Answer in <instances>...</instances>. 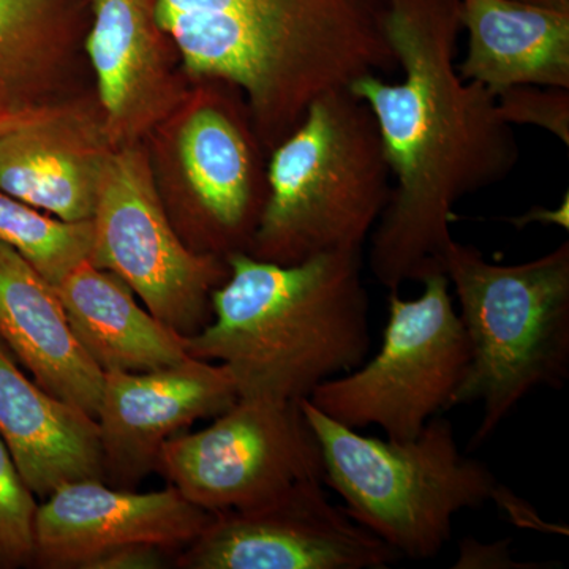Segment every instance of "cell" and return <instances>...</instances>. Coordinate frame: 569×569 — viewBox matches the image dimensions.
Here are the masks:
<instances>
[{"mask_svg": "<svg viewBox=\"0 0 569 569\" xmlns=\"http://www.w3.org/2000/svg\"><path fill=\"white\" fill-rule=\"evenodd\" d=\"M0 342L20 359L39 387L97 419L104 373L78 342L56 287L3 244Z\"/></svg>", "mask_w": 569, "mask_h": 569, "instance_id": "obj_18", "label": "cell"}, {"mask_svg": "<svg viewBox=\"0 0 569 569\" xmlns=\"http://www.w3.org/2000/svg\"><path fill=\"white\" fill-rule=\"evenodd\" d=\"M389 0H157L187 80L241 91L271 152L318 97L399 70Z\"/></svg>", "mask_w": 569, "mask_h": 569, "instance_id": "obj_2", "label": "cell"}, {"mask_svg": "<svg viewBox=\"0 0 569 569\" xmlns=\"http://www.w3.org/2000/svg\"><path fill=\"white\" fill-rule=\"evenodd\" d=\"M0 440L33 496L69 482L104 481L99 422L18 369L0 342Z\"/></svg>", "mask_w": 569, "mask_h": 569, "instance_id": "obj_17", "label": "cell"}, {"mask_svg": "<svg viewBox=\"0 0 569 569\" xmlns=\"http://www.w3.org/2000/svg\"><path fill=\"white\" fill-rule=\"evenodd\" d=\"M96 92L0 133V192L66 222L92 220L112 152Z\"/></svg>", "mask_w": 569, "mask_h": 569, "instance_id": "obj_15", "label": "cell"}, {"mask_svg": "<svg viewBox=\"0 0 569 569\" xmlns=\"http://www.w3.org/2000/svg\"><path fill=\"white\" fill-rule=\"evenodd\" d=\"M387 32L402 80L367 74L348 91L372 111L391 170L369 238L370 272L391 293L443 272L455 206L503 182L520 149L496 93L459 74V0H389Z\"/></svg>", "mask_w": 569, "mask_h": 569, "instance_id": "obj_1", "label": "cell"}, {"mask_svg": "<svg viewBox=\"0 0 569 569\" xmlns=\"http://www.w3.org/2000/svg\"><path fill=\"white\" fill-rule=\"evenodd\" d=\"M84 54L112 148L144 142L189 97L157 0H89Z\"/></svg>", "mask_w": 569, "mask_h": 569, "instance_id": "obj_12", "label": "cell"}, {"mask_svg": "<svg viewBox=\"0 0 569 569\" xmlns=\"http://www.w3.org/2000/svg\"><path fill=\"white\" fill-rule=\"evenodd\" d=\"M455 568H529L518 565L508 549V541L481 545L473 539L460 542L458 565Z\"/></svg>", "mask_w": 569, "mask_h": 569, "instance_id": "obj_25", "label": "cell"}, {"mask_svg": "<svg viewBox=\"0 0 569 569\" xmlns=\"http://www.w3.org/2000/svg\"><path fill=\"white\" fill-rule=\"evenodd\" d=\"M37 508L36 496L0 440V568L36 561Z\"/></svg>", "mask_w": 569, "mask_h": 569, "instance_id": "obj_22", "label": "cell"}, {"mask_svg": "<svg viewBox=\"0 0 569 569\" xmlns=\"http://www.w3.org/2000/svg\"><path fill=\"white\" fill-rule=\"evenodd\" d=\"M422 293L391 291L380 350L309 397L326 417L351 429L377 426L392 440L418 437L430 419L451 408L466 376L470 347L445 272L421 280Z\"/></svg>", "mask_w": 569, "mask_h": 569, "instance_id": "obj_7", "label": "cell"}, {"mask_svg": "<svg viewBox=\"0 0 569 569\" xmlns=\"http://www.w3.org/2000/svg\"><path fill=\"white\" fill-rule=\"evenodd\" d=\"M323 458V481L348 515L408 559L438 556L463 509L497 500L503 486L459 449L448 419L436 417L411 440L367 437L301 400Z\"/></svg>", "mask_w": 569, "mask_h": 569, "instance_id": "obj_6", "label": "cell"}, {"mask_svg": "<svg viewBox=\"0 0 569 569\" xmlns=\"http://www.w3.org/2000/svg\"><path fill=\"white\" fill-rule=\"evenodd\" d=\"M89 0H0V133L73 97Z\"/></svg>", "mask_w": 569, "mask_h": 569, "instance_id": "obj_16", "label": "cell"}, {"mask_svg": "<svg viewBox=\"0 0 569 569\" xmlns=\"http://www.w3.org/2000/svg\"><path fill=\"white\" fill-rule=\"evenodd\" d=\"M163 548L153 545H130L110 550L93 560L88 569H156L163 567Z\"/></svg>", "mask_w": 569, "mask_h": 569, "instance_id": "obj_24", "label": "cell"}, {"mask_svg": "<svg viewBox=\"0 0 569 569\" xmlns=\"http://www.w3.org/2000/svg\"><path fill=\"white\" fill-rule=\"evenodd\" d=\"M498 116L508 126H533L569 146V89L512 86L497 93Z\"/></svg>", "mask_w": 569, "mask_h": 569, "instance_id": "obj_23", "label": "cell"}, {"mask_svg": "<svg viewBox=\"0 0 569 569\" xmlns=\"http://www.w3.org/2000/svg\"><path fill=\"white\" fill-rule=\"evenodd\" d=\"M181 178L178 233L194 252H249L268 197L260 138L246 99L222 81L198 82L163 123Z\"/></svg>", "mask_w": 569, "mask_h": 569, "instance_id": "obj_10", "label": "cell"}, {"mask_svg": "<svg viewBox=\"0 0 569 569\" xmlns=\"http://www.w3.org/2000/svg\"><path fill=\"white\" fill-rule=\"evenodd\" d=\"M144 142L112 152L92 217L89 263L118 276L153 317L190 337L211 321L212 291L230 268L223 257L183 242Z\"/></svg>", "mask_w": 569, "mask_h": 569, "instance_id": "obj_8", "label": "cell"}, {"mask_svg": "<svg viewBox=\"0 0 569 569\" xmlns=\"http://www.w3.org/2000/svg\"><path fill=\"white\" fill-rule=\"evenodd\" d=\"M468 33L460 77L493 93L512 86L569 89V13L520 0H459Z\"/></svg>", "mask_w": 569, "mask_h": 569, "instance_id": "obj_19", "label": "cell"}, {"mask_svg": "<svg viewBox=\"0 0 569 569\" xmlns=\"http://www.w3.org/2000/svg\"><path fill=\"white\" fill-rule=\"evenodd\" d=\"M157 470L217 515L261 508L299 482L323 479V458L301 400L239 397L200 432L164 441Z\"/></svg>", "mask_w": 569, "mask_h": 569, "instance_id": "obj_9", "label": "cell"}, {"mask_svg": "<svg viewBox=\"0 0 569 569\" xmlns=\"http://www.w3.org/2000/svg\"><path fill=\"white\" fill-rule=\"evenodd\" d=\"M230 274L211 295V321L187 337L192 358L220 362L239 397L309 399L321 383L366 361L369 295L362 250L293 264L224 257Z\"/></svg>", "mask_w": 569, "mask_h": 569, "instance_id": "obj_3", "label": "cell"}, {"mask_svg": "<svg viewBox=\"0 0 569 569\" xmlns=\"http://www.w3.org/2000/svg\"><path fill=\"white\" fill-rule=\"evenodd\" d=\"M520 2L533 3V6L549 7L560 11H568L569 0H520Z\"/></svg>", "mask_w": 569, "mask_h": 569, "instance_id": "obj_27", "label": "cell"}, {"mask_svg": "<svg viewBox=\"0 0 569 569\" xmlns=\"http://www.w3.org/2000/svg\"><path fill=\"white\" fill-rule=\"evenodd\" d=\"M269 156L268 197L247 253L293 264L365 249L392 178L376 118L362 100L348 89L323 93Z\"/></svg>", "mask_w": 569, "mask_h": 569, "instance_id": "obj_4", "label": "cell"}, {"mask_svg": "<svg viewBox=\"0 0 569 569\" xmlns=\"http://www.w3.org/2000/svg\"><path fill=\"white\" fill-rule=\"evenodd\" d=\"M92 220L66 222L0 192V244L10 247L52 287L91 258Z\"/></svg>", "mask_w": 569, "mask_h": 569, "instance_id": "obj_21", "label": "cell"}, {"mask_svg": "<svg viewBox=\"0 0 569 569\" xmlns=\"http://www.w3.org/2000/svg\"><path fill=\"white\" fill-rule=\"evenodd\" d=\"M238 399L227 367L192 356L146 372L104 373L97 413L104 479L132 485L144 478L157 470L164 441Z\"/></svg>", "mask_w": 569, "mask_h": 569, "instance_id": "obj_13", "label": "cell"}, {"mask_svg": "<svg viewBox=\"0 0 569 569\" xmlns=\"http://www.w3.org/2000/svg\"><path fill=\"white\" fill-rule=\"evenodd\" d=\"M443 272L455 288L470 347L451 408L479 403L470 448L490 436L538 388L569 377V242L519 264H496L452 239Z\"/></svg>", "mask_w": 569, "mask_h": 569, "instance_id": "obj_5", "label": "cell"}, {"mask_svg": "<svg viewBox=\"0 0 569 569\" xmlns=\"http://www.w3.org/2000/svg\"><path fill=\"white\" fill-rule=\"evenodd\" d=\"M179 559L190 569H385L402 557L347 509L323 479L293 486L272 503L213 515Z\"/></svg>", "mask_w": 569, "mask_h": 569, "instance_id": "obj_11", "label": "cell"}, {"mask_svg": "<svg viewBox=\"0 0 569 569\" xmlns=\"http://www.w3.org/2000/svg\"><path fill=\"white\" fill-rule=\"evenodd\" d=\"M213 520L170 486L159 492L111 489L99 479L69 482L44 498L36 516V561L88 569L130 545L171 549L200 537Z\"/></svg>", "mask_w": 569, "mask_h": 569, "instance_id": "obj_14", "label": "cell"}, {"mask_svg": "<svg viewBox=\"0 0 569 569\" xmlns=\"http://www.w3.org/2000/svg\"><path fill=\"white\" fill-rule=\"evenodd\" d=\"M56 290L78 342L103 373L146 372L190 358L187 337L142 309L112 272L86 261Z\"/></svg>", "mask_w": 569, "mask_h": 569, "instance_id": "obj_20", "label": "cell"}, {"mask_svg": "<svg viewBox=\"0 0 569 569\" xmlns=\"http://www.w3.org/2000/svg\"><path fill=\"white\" fill-rule=\"evenodd\" d=\"M509 223L516 224L519 230L530 223L557 224V227L568 230L569 227V194H565L563 201L556 209H546L542 206L530 209L523 216L509 219Z\"/></svg>", "mask_w": 569, "mask_h": 569, "instance_id": "obj_26", "label": "cell"}]
</instances>
